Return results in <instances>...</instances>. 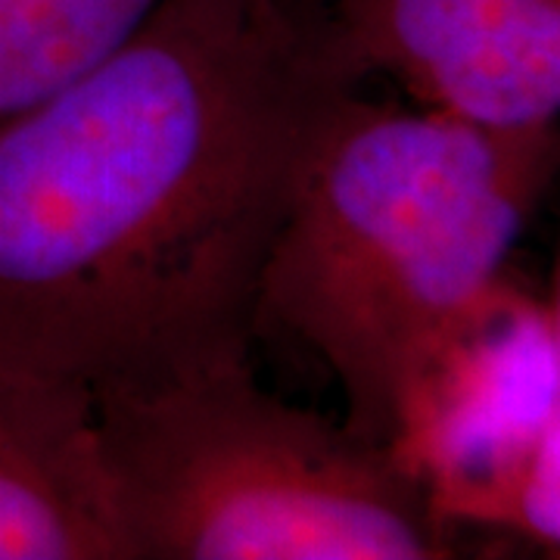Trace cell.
I'll list each match as a JSON object with an SVG mask.
<instances>
[{
    "label": "cell",
    "mask_w": 560,
    "mask_h": 560,
    "mask_svg": "<svg viewBox=\"0 0 560 560\" xmlns=\"http://www.w3.org/2000/svg\"><path fill=\"white\" fill-rule=\"evenodd\" d=\"M393 455L427 486L442 523L560 545L558 302L508 280L430 359L401 408Z\"/></svg>",
    "instance_id": "obj_4"
},
{
    "label": "cell",
    "mask_w": 560,
    "mask_h": 560,
    "mask_svg": "<svg viewBox=\"0 0 560 560\" xmlns=\"http://www.w3.org/2000/svg\"><path fill=\"white\" fill-rule=\"evenodd\" d=\"M352 84L287 0H162L0 128V364L88 393L249 359L259 278Z\"/></svg>",
    "instance_id": "obj_1"
},
{
    "label": "cell",
    "mask_w": 560,
    "mask_h": 560,
    "mask_svg": "<svg viewBox=\"0 0 560 560\" xmlns=\"http://www.w3.org/2000/svg\"><path fill=\"white\" fill-rule=\"evenodd\" d=\"M555 160L558 138H499L340 91L261 265L256 330L271 320L312 349L346 427L389 448L420 371L508 280Z\"/></svg>",
    "instance_id": "obj_2"
},
{
    "label": "cell",
    "mask_w": 560,
    "mask_h": 560,
    "mask_svg": "<svg viewBox=\"0 0 560 560\" xmlns=\"http://www.w3.org/2000/svg\"><path fill=\"white\" fill-rule=\"evenodd\" d=\"M162 0H0V128L81 79Z\"/></svg>",
    "instance_id": "obj_7"
},
{
    "label": "cell",
    "mask_w": 560,
    "mask_h": 560,
    "mask_svg": "<svg viewBox=\"0 0 560 560\" xmlns=\"http://www.w3.org/2000/svg\"><path fill=\"white\" fill-rule=\"evenodd\" d=\"M342 79L386 72L420 109L511 140L558 138L560 0H340Z\"/></svg>",
    "instance_id": "obj_5"
},
{
    "label": "cell",
    "mask_w": 560,
    "mask_h": 560,
    "mask_svg": "<svg viewBox=\"0 0 560 560\" xmlns=\"http://www.w3.org/2000/svg\"><path fill=\"white\" fill-rule=\"evenodd\" d=\"M131 560H445L448 523L386 445L261 389L249 359L91 393Z\"/></svg>",
    "instance_id": "obj_3"
},
{
    "label": "cell",
    "mask_w": 560,
    "mask_h": 560,
    "mask_svg": "<svg viewBox=\"0 0 560 560\" xmlns=\"http://www.w3.org/2000/svg\"><path fill=\"white\" fill-rule=\"evenodd\" d=\"M0 560H131L97 460L91 393L7 364Z\"/></svg>",
    "instance_id": "obj_6"
}]
</instances>
